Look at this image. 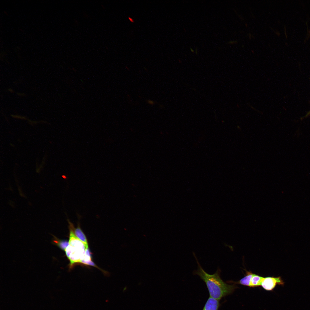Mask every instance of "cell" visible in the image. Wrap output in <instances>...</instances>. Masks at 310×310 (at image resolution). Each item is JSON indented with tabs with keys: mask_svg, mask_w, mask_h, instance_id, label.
I'll return each instance as SVG.
<instances>
[{
	"mask_svg": "<svg viewBox=\"0 0 310 310\" xmlns=\"http://www.w3.org/2000/svg\"><path fill=\"white\" fill-rule=\"evenodd\" d=\"M193 254L198 265L197 269L194 271L193 274L198 276L205 282L210 297L220 301L234 291L236 286L234 284H229L223 281L220 277L221 271L220 268H218L213 274H208L202 267L194 253Z\"/></svg>",
	"mask_w": 310,
	"mask_h": 310,
	"instance_id": "obj_1",
	"label": "cell"
},
{
	"mask_svg": "<svg viewBox=\"0 0 310 310\" xmlns=\"http://www.w3.org/2000/svg\"><path fill=\"white\" fill-rule=\"evenodd\" d=\"M283 286L284 282L281 277H268L264 278L261 286L265 290L267 291L272 290L277 285Z\"/></svg>",
	"mask_w": 310,
	"mask_h": 310,
	"instance_id": "obj_2",
	"label": "cell"
},
{
	"mask_svg": "<svg viewBox=\"0 0 310 310\" xmlns=\"http://www.w3.org/2000/svg\"><path fill=\"white\" fill-rule=\"evenodd\" d=\"M220 306L219 301L210 297L202 310H218Z\"/></svg>",
	"mask_w": 310,
	"mask_h": 310,
	"instance_id": "obj_3",
	"label": "cell"
},
{
	"mask_svg": "<svg viewBox=\"0 0 310 310\" xmlns=\"http://www.w3.org/2000/svg\"><path fill=\"white\" fill-rule=\"evenodd\" d=\"M73 231L75 236L84 243L87 248H88V244L87 238L81 228L79 224H78L76 228H74Z\"/></svg>",
	"mask_w": 310,
	"mask_h": 310,
	"instance_id": "obj_4",
	"label": "cell"
},
{
	"mask_svg": "<svg viewBox=\"0 0 310 310\" xmlns=\"http://www.w3.org/2000/svg\"><path fill=\"white\" fill-rule=\"evenodd\" d=\"M253 274L251 271H246V275L239 280L234 283L235 284H239L243 285L250 287V284L251 278L253 276Z\"/></svg>",
	"mask_w": 310,
	"mask_h": 310,
	"instance_id": "obj_5",
	"label": "cell"
},
{
	"mask_svg": "<svg viewBox=\"0 0 310 310\" xmlns=\"http://www.w3.org/2000/svg\"><path fill=\"white\" fill-rule=\"evenodd\" d=\"M264 277L253 274L251 280L250 287H255L261 285Z\"/></svg>",
	"mask_w": 310,
	"mask_h": 310,
	"instance_id": "obj_6",
	"label": "cell"
},
{
	"mask_svg": "<svg viewBox=\"0 0 310 310\" xmlns=\"http://www.w3.org/2000/svg\"><path fill=\"white\" fill-rule=\"evenodd\" d=\"M55 238L53 241V243L58 246L62 250L65 251L69 245V242L66 240H59L55 237Z\"/></svg>",
	"mask_w": 310,
	"mask_h": 310,
	"instance_id": "obj_7",
	"label": "cell"
},
{
	"mask_svg": "<svg viewBox=\"0 0 310 310\" xmlns=\"http://www.w3.org/2000/svg\"><path fill=\"white\" fill-rule=\"evenodd\" d=\"M80 263L84 264L95 267L98 268H99L98 267H97L96 265L94 263L93 261H92V260L86 261H81L80 262Z\"/></svg>",
	"mask_w": 310,
	"mask_h": 310,
	"instance_id": "obj_8",
	"label": "cell"
},
{
	"mask_svg": "<svg viewBox=\"0 0 310 310\" xmlns=\"http://www.w3.org/2000/svg\"><path fill=\"white\" fill-rule=\"evenodd\" d=\"M148 102L149 104H154V102L153 101L149 100L148 101Z\"/></svg>",
	"mask_w": 310,
	"mask_h": 310,
	"instance_id": "obj_9",
	"label": "cell"
},
{
	"mask_svg": "<svg viewBox=\"0 0 310 310\" xmlns=\"http://www.w3.org/2000/svg\"><path fill=\"white\" fill-rule=\"evenodd\" d=\"M129 19L131 22H133V20H132V19L131 18H130L129 17Z\"/></svg>",
	"mask_w": 310,
	"mask_h": 310,
	"instance_id": "obj_10",
	"label": "cell"
},
{
	"mask_svg": "<svg viewBox=\"0 0 310 310\" xmlns=\"http://www.w3.org/2000/svg\"><path fill=\"white\" fill-rule=\"evenodd\" d=\"M190 49H191V51L192 52H194V51H193V50L191 48H190Z\"/></svg>",
	"mask_w": 310,
	"mask_h": 310,
	"instance_id": "obj_11",
	"label": "cell"
},
{
	"mask_svg": "<svg viewBox=\"0 0 310 310\" xmlns=\"http://www.w3.org/2000/svg\"><path fill=\"white\" fill-rule=\"evenodd\" d=\"M310 111H309V112L308 113V114H310Z\"/></svg>",
	"mask_w": 310,
	"mask_h": 310,
	"instance_id": "obj_12",
	"label": "cell"
}]
</instances>
